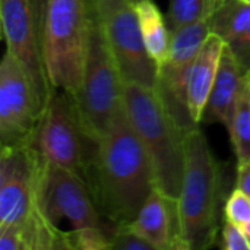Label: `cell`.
Masks as SVG:
<instances>
[{
  "label": "cell",
  "instance_id": "cell-1",
  "mask_svg": "<svg viewBox=\"0 0 250 250\" xmlns=\"http://www.w3.org/2000/svg\"><path fill=\"white\" fill-rule=\"evenodd\" d=\"M83 180L100 215L114 227L129 224L154 190L149 158L125 107L108 130L95 141Z\"/></svg>",
  "mask_w": 250,
  "mask_h": 250
},
{
  "label": "cell",
  "instance_id": "cell-2",
  "mask_svg": "<svg viewBox=\"0 0 250 250\" xmlns=\"http://www.w3.org/2000/svg\"><path fill=\"white\" fill-rule=\"evenodd\" d=\"M224 198V170L198 127L186 135V158L177 212L182 250H204L221 236L220 212Z\"/></svg>",
  "mask_w": 250,
  "mask_h": 250
},
{
  "label": "cell",
  "instance_id": "cell-3",
  "mask_svg": "<svg viewBox=\"0 0 250 250\" xmlns=\"http://www.w3.org/2000/svg\"><path fill=\"white\" fill-rule=\"evenodd\" d=\"M41 158L29 146H1L0 226L21 231L25 250L70 249L47 220L40 195Z\"/></svg>",
  "mask_w": 250,
  "mask_h": 250
},
{
  "label": "cell",
  "instance_id": "cell-4",
  "mask_svg": "<svg viewBox=\"0 0 250 250\" xmlns=\"http://www.w3.org/2000/svg\"><path fill=\"white\" fill-rule=\"evenodd\" d=\"M125 110L152 167L155 188L179 198L188 132L171 114L157 88L125 82Z\"/></svg>",
  "mask_w": 250,
  "mask_h": 250
},
{
  "label": "cell",
  "instance_id": "cell-5",
  "mask_svg": "<svg viewBox=\"0 0 250 250\" xmlns=\"http://www.w3.org/2000/svg\"><path fill=\"white\" fill-rule=\"evenodd\" d=\"M41 161V207L50 224L67 240L70 249H110L108 230L113 226L105 227L83 177Z\"/></svg>",
  "mask_w": 250,
  "mask_h": 250
},
{
  "label": "cell",
  "instance_id": "cell-6",
  "mask_svg": "<svg viewBox=\"0 0 250 250\" xmlns=\"http://www.w3.org/2000/svg\"><path fill=\"white\" fill-rule=\"evenodd\" d=\"M88 0H50L42 32V59L51 88L75 95L81 86L91 34Z\"/></svg>",
  "mask_w": 250,
  "mask_h": 250
},
{
  "label": "cell",
  "instance_id": "cell-7",
  "mask_svg": "<svg viewBox=\"0 0 250 250\" xmlns=\"http://www.w3.org/2000/svg\"><path fill=\"white\" fill-rule=\"evenodd\" d=\"M73 98L82 127L94 142L108 130L125 107V81L110 51L103 25L94 15L86 64Z\"/></svg>",
  "mask_w": 250,
  "mask_h": 250
},
{
  "label": "cell",
  "instance_id": "cell-8",
  "mask_svg": "<svg viewBox=\"0 0 250 250\" xmlns=\"http://www.w3.org/2000/svg\"><path fill=\"white\" fill-rule=\"evenodd\" d=\"M94 144L82 127L73 95L53 88L28 145L45 163L83 177Z\"/></svg>",
  "mask_w": 250,
  "mask_h": 250
},
{
  "label": "cell",
  "instance_id": "cell-9",
  "mask_svg": "<svg viewBox=\"0 0 250 250\" xmlns=\"http://www.w3.org/2000/svg\"><path fill=\"white\" fill-rule=\"evenodd\" d=\"M44 105L34 82L9 50L0 62V142L1 146L28 145L35 133Z\"/></svg>",
  "mask_w": 250,
  "mask_h": 250
},
{
  "label": "cell",
  "instance_id": "cell-10",
  "mask_svg": "<svg viewBox=\"0 0 250 250\" xmlns=\"http://www.w3.org/2000/svg\"><path fill=\"white\" fill-rule=\"evenodd\" d=\"M98 19L123 81L158 88L160 70L145 47L135 4L117 6Z\"/></svg>",
  "mask_w": 250,
  "mask_h": 250
},
{
  "label": "cell",
  "instance_id": "cell-11",
  "mask_svg": "<svg viewBox=\"0 0 250 250\" xmlns=\"http://www.w3.org/2000/svg\"><path fill=\"white\" fill-rule=\"evenodd\" d=\"M0 21L6 50L12 51L25 66L45 107L53 88L45 73L41 40L31 0H0Z\"/></svg>",
  "mask_w": 250,
  "mask_h": 250
},
{
  "label": "cell",
  "instance_id": "cell-12",
  "mask_svg": "<svg viewBox=\"0 0 250 250\" xmlns=\"http://www.w3.org/2000/svg\"><path fill=\"white\" fill-rule=\"evenodd\" d=\"M126 226L155 250H182L177 201L157 188L149 193L136 217Z\"/></svg>",
  "mask_w": 250,
  "mask_h": 250
},
{
  "label": "cell",
  "instance_id": "cell-13",
  "mask_svg": "<svg viewBox=\"0 0 250 250\" xmlns=\"http://www.w3.org/2000/svg\"><path fill=\"white\" fill-rule=\"evenodd\" d=\"M246 83V70L240 66L229 45L221 57L218 75L205 105L201 123H220L229 127L237 101Z\"/></svg>",
  "mask_w": 250,
  "mask_h": 250
},
{
  "label": "cell",
  "instance_id": "cell-14",
  "mask_svg": "<svg viewBox=\"0 0 250 250\" xmlns=\"http://www.w3.org/2000/svg\"><path fill=\"white\" fill-rule=\"evenodd\" d=\"M226 45L227 42L220 35L212 32L192 63L188 82V108L196 125H201L205 105L218 75Z\"/></svg>",
  "mask_w": 250,
  "mask_h": 250
},
{
  "label": "cell",
  "instance_id": "cell-15",
  "mask_svg": "<svg viewBox=\"0 0 250 250\" xmlns=\"http://www.w3.org/2000/svg\"><path fill=\"white\" fill-rule=\"evenodd\" d=\"M135 12L148 54L160 70L167 60L171 42L167 16L163 15L154 0H139L135 4Z\"/></svg>",
  "mask_w": 250,
  "mask_h": 250
},
{
  "label": "cell",
  "instance_id": "cell-16",
  "mask_svg": "<svg viewBox=\"0 0 250 250\" xmlns=\"http://www.w3.org/2000/svg\"><path fill=\"white\" fill-rule=\"evenodd\" d=\"M250 26V4L243 0H226L214 15L212 32L227 44L233 42Z\"/></svg>",
  "mask_w": 250,
  "mask_h": 250
},
{
  "label": "cell",
  "instance_id": "cell-17",
  "mask_svg": "<svg viewBox=\"0 0 250 250\" xmlns=\"http://www.w3.org/2000/svg\"><path fill=\"white\" fill-rule=\"evenodd\" d=\"M227 130L231 138L237 166H242L250 160V95L246 83Z\"/></svg>",
  "mask_w": 250,
  "mask_h": 250
},
{
  "label": "cell",
  "instance_id": "cell-18",
  "mask_svg": "<svg viewBox=\"0 0 250 250\" xmlns=\"http://www.w3.org/2000/svg\"><path fill=\"white\" fill-rule=\"evenodd\" d=\"M212 0H168L167 21L170 31L174 32L198 21L211 6Z\"/></svg>",
  "mask_w": 250,
  "mask_h": 250
},
{
  "label": "cell",
  "instance_id": "cell-19",
  "mask_svg": "<svg viewBox=\"0 0 250 250\" xmlns=\"http://www.w3.org/2000/svg\"><path fill=\"white\" fill-rule=\"evenodd\" d=\"M224 220L243 227L250 220V196L236 188L224 201Z\"/></svg>",
  "mask_w": 250,
  "mask_h": 250
},
{
  "label": "cell",
  "instance_id": "cell-20",
  "mask_svg": "<svg viewBox=\"0 0 250 250\" xmlns=\"http://www.w3.org/2000/svg\"><path fill=\"white\" fill-rule=\"evenodd\" d=\"M111 249L155 250L146 240L132 231L127 226L114 227L111 233Z\"/></svg>",
  "mask_w": 250,
  "mask_h": 250
},
{
  "label": "cell",
  "instance_id": "cell-21",
  "mask_svg": "<svg viewBox=\"0 0 250 250\" xmlns=\"http://www.w3.org/2000/svg\"><path fill=\"white\" fill-rule=\"evenodd\" d=\"M221 246L226 250H250V240L240 226L224 220L221 227Z\"/></svg>",
  "mask_w": 250,
  "mask_h": 250
},
{
  "label": "cell",
  "instance_id": "cell-22",
  "mask_svg": "<svg viewBox=\"0 0 250 250\" xmlns=\"http://www.w3.org/2000/svg\"><path fill=\"white\" fill-rule=\"evenodd\" d=\"M227 45L248 73V70H250V26L240 37H237L233 42Z\"/></svg>",
  "mask_w": 250,
  "mask_h": 250
},
{
  "label": "cell",
  "instance_id": "cell-23",
  "mask_svg": "<svg viewBox=\"0 0 250 250\" xmlns=\"http://www.w3.org/2000/svg\"><path fill=\"white\" fill-rule=\"evenodd\" d=\"M139 0H88L91 13L97 18L122 4H136Z\"/></svg>",
  "mask_w": 250,
  "mask_h": 250
},
{
  "label": "cell",
  "instance_id": "cell-24",
  "mask_svg": "<svg viewBox=\"0 0 250 250\" xmlns=\"http://www.w3.org/2000/svg\"><path fill=\"white\" fill-rule=\"evenodd\" d=\"M50 0H31L34 18L37 22V29L40 34L41 40V50H42V32H44V23H45V15H47V7H48Z\"/></svg>",
  "mask_w": 250,
  "mask_h": 250
},
{
  "label": "cell",
  "instance_id": "cell-25",
  "mask_svg": "<svg viewBox=\"0 0 250 250\" xmlns=\"http://www.w3.org/2000/svg\"><path fill=\"white\" fill-rule=\"evenodd\" d=\"M236 188H239L250 196V160L242 166H237Z\"/></svg>",
  "mask_w": 250,
  "mask_h": 250
},
{
  "label": "cell",
  "instance_id": "cell-26",
  "mask_svg": "<svg viewBox=\"0 0 250 250\" xmlns=\"http://www.w3.org/2000/svg\"><path fill=\"white\" fill-rule=\"evenodd\" d=\"M246 86H248V91H249L250 95V70H248V73H246Z\"/></svg>",
  "mask_w": 250,
  "mask_h": 250
},
{
  "label": "cell",
  "instance_id": "cell-27",
  "mask_svg": "<svg viewBox=\"0 0 250 250\" xmlns=\"http://www.w3.org/2000/svg\"><path fill=\"white\" fill-rule=\"evenodd\" d=\"M243 1H246V3H249L250 4V0H243Z\"/></svg>",
  "mask_w": 250,
  "mask_h": 250
}]
</instances>
